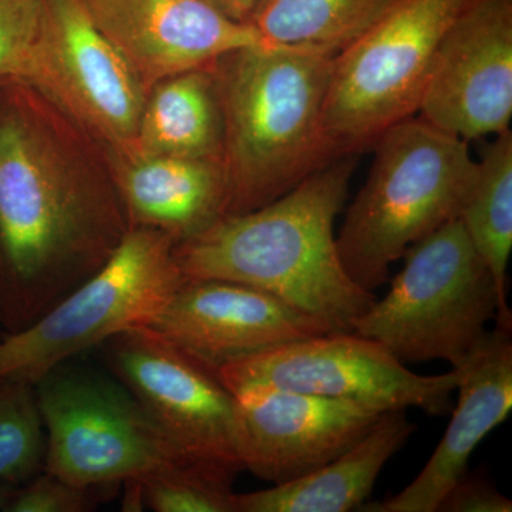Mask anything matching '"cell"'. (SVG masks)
<instances>
[{"instance_id": "8fae6325", "label": "cell", "mask_w": 512, "mask_h": 512, "mask_svg": "<svg viewBox=\"0 0 512 512\" xmlns=\"http://www.w3.org/2000/svg\"><path fill=\"white\" fill-rule=\"evenodd\" d=\"M30 89L103 141L113 157L136 154L147 89L84 0H45Z\"/></svg>"}, {"instance_id": "30bf717a", "label": "cell", "mask_w": 512, "mask_h": 512, "mask_svg": "<svg viewBox=\"0 0 512 512\" xmlns=\"http://www.w3.org/2000/svg\"><path fill=\"white\" fill-rule=\"evenodd\" d=\"M101 348L111 375L184 454L244 470L237 397L217 367L148 326L124 330Z\"/></svg>"}, {"instance_id": "6da1fadb", "label": "cell", "mask_w": 512, "mask_h": 512, "mask_svg": "<svg viewBox=\"0 0 512 512\" xmlns=\"http://www.w3.org/2000/svg\"><path fill=\"white\" fill-rule=\"evenodd\" d=\"M0 110V325L28 328L86 281L126 234L111 177L99 173L22 84Z\"/></svg>"}, {"instance_id": "277c9868", "label": "cell", "mask_w": 512, "mask_h": 512, "mask_svg": "<svg viewBox=\"0 0 512 512\" xmlns=\"http://www.w3.org/2000/svg\"><path fill=\"white\" fill-rule=\"evenodd\" d=\"M375 160L336 235L342 264L369 292L416 242L456 220L476 174L467 141L419 116L377 138Z\"/></svg>"}, {"instance_id": "484cf974", "label": "cell", "mask_w": 512, "mask_h": 512, "mask_svg": "<svg viewBox=\"0 0 512 512\" xmlns=\"http://www.w3.org/2000/svg\"><path fill=\"white\" fill-rule=\"evenodd\" d=\"M437 511L511 512L512 503L484 476L466 473L448 490Z\"/></svg>"}, {"instance_id": "52a82bcc", "label": "cell", "mask_w": 512, "mask_h": 512, "mask_svg": "<svg viewBox=\"0 0 512 512\" xmlns=\"http://www.w3.org/2000/svg\"><path fill=\"white\" fill-rule=\"evenodd\" d=\"M471 0H394L333 57L325 131L335 156H355L416 116L441 40Z\"/></svg>"}, {"instance_id": "7a4b0ae2", "label": "cell", "mask_w": 512, "mask_h": 512, "mask_svg": "<svg viewBox=\"0 0 512 512\" xmlns=\"http://www.w3.org/2000/svg\"><path fill=\"white\" fill-rule=\"evenodd\" d=\"M353 171L355 157L338 158L264 207L225 215L177 244L181 272L254 286L335 332H353L376 301L352 281L336 244Z\"/></svg>"}, {"instance_id": "f1b7e54d", "label": "cell", "mask_w": 512, "mask_h": 512, "mask_svg": "<svg viewBox=\"0 0 512 512\" xmlns=\"http://www.w3.org/2000/svg\"><path fill=\"white\" fill-rule=\"evenodd\" d=\"M3 338V329H2V325H0V339Z\"/></svg>"}, {"instance_id": "3957f363", "label": "cell", "mask_w": 512, "mask_h": 512, "mask_svg": "<svg viewBox=\"0 0 512 512\" xmlns=\"http://www.w3.org/2000/svg\"><path fill=\"white\" fill-rule=\"evenodd\" d=\"M332 60L259 43L214 63L224 117L225 215L264 207L338 160L325 131Z\"/></svg>"}, {"instance_id": "7c38bea8", "label": "cell", "mask_w": 512, "mask_h": 512, "mask_svg": "<svg viewBox=\"0 0 512 512\" xmlns=\"http://www.w3.org/2000/svg\"><path fill=\"white\" fill-rule=\"evenodd\" d=\"M416 116L467 143L510 130L512 0H471L451 23Z\"/></svg>"}, {"instance_id": "4316f807", "label": "cell", "mask_w": 512, "mask_h": 512, "mask_svg": "<svg viewBox=\"0 0 512 512\" xmlns=\"http://www.w3.org/2000/svg\"><path fill=\"white\" fill-rule=\"evenodd\" d=\"M215 9L220 10L222 15L237 22L248 23L249 16L254 10L258 0H207Z\"/></svg>"}, {"instance_id": "ffe728a7", "label": "cell", "mask_w": 512, "mask_h": 512, "mask_svg": "<svg viewBox=\"0 0 512 512\" xmlns=\"http://www.w3.org/2000/svg\"><path fill=\"white\" fill-rule=\"evenodd\" d=\"M394 0H258L248 23L262 43L335 57L382 18Z\"/></svg>"}, {"instance_id": "cb8c5ba5", "label": "cell", "mask_w": 512, "mask_h": 512, "mask_svg": "<svg viewBox=\"0 0 512 512\" xmlns=\"http://www.w3.org/2000/svg\"><path fill=\"white\" fill-rule=\"evenodd\" d=\"M45 0H0V83L32 86Z\"/></svg>"}, {"instance_id": "ac0fdd59", "label": "cell", "mask_w": 512, "mask_h": 512, "mask_svg": "<svg viewBox=\"0 0 512 512\" xmlns=\"http://www.w3.org/2000/svg\"><path fill=\"white\" fill-rule=\"evenodd\" d=\"M416 430L406 410L380 414L372 429L335 460L289 483L237 494V512L357 511L383 467Z\"/></svg>"}, {"instance_id": "44dd1931", "label": "cell", "mask_w": 512, "mask_h": 512, "mask_svg": "<svg viewBox=\"0 0 512 512\" xmlns=\"http://www.w3.org/2000/svg\"><path fill=\"white\" fill-rule=\"evenodd\" d=\"M476 161V174L458 220L493 275L508 306L507 271L512 249V131L494 136Z\"/></svg>"}, {"instance_id": "e0dca14e", "label": "cell", "mask_w": 512, "mask_h": 512, "mask_svg": "<svg viewBox=\"0 0 512 512\" xmlns=\"http://www.w3.org/2000/svg\"><path fill=\"white\" fill-rule=\"evenodd\" d=\"M113 163L110 177L128 227L157 229L180 244L227 214L222 160L137 154Z\"/></svg>"}, {"instance_id": "5b68a950", "label": "cell", "mask_w": 512, "mask_h": 512, "mask_svg": "<svg viewBox=\"0 0 512 512\" xmlns=\"http://www.w3.org/2000/svg\"><path fill=\"white\" fill-rule=\"evenodd\" d=\"M389 292L355 323L357 335L375 340L402 363L467 362L495 320L512 330L493 275L461 221H448L404 255Z\"/></svg>"}, {"instance_id": "9a60e30c", "label": "cell", "mask_w": 512, "mask_h": 512, "mask_svg": "<svg viewBox=\"0 0 512 512\" xmlns=\"http://www.w3.org/2000/svg\"><path fill=\"white\" fill-rule=\"evenodd\" d=\"M84 5L147 92L167 77L262 43L249 23L229 19L207 0H84Z\"/></svg>"}, {"instance_id": "83f0119b", "label": "cell", "mask_w": 512, "mask_h": 512, "mask_svg": "<svg viewBox=\"0 0 512 512\" xmlns=\"http://www.w3.org/2000/svg\"><path fill=\"white\" fill-rule=\"evenodd\" d=\"M15 491L16 490H13V488L9 487V484L0 487V510H5L6 505H8L9 501L12 500Z\"/></svg>"}, {"instance_id": "7402d4cb", "label": "cell", "mask_w": 512, "mask_h": 512, "mask_svg": "<svg viewBox=\"0 0 512 512\" xmlns=\"http://www.w3.org/2000/svg\"><path fill=\"white\" fill-rule=\"evenodd\" d=\"M237 473L217 461L181 458L126 481L127 501L157 512H237Z\"/></svg>"}, {"instance_id": "d6986e66", "label": "cell", "mask_w": 512, "mask_h": 512, "mask_svg": "<svg viewBox=\"0 0 512 512\" xmlns=\"http://www.w3.org/2000/svg\"><path fill=\"white\" fill-rule=\"evenodd\" d=\"M224 156V117L214 63L175 74L147 93L134 156Z\"/></svg>"}, {"instance_id": "ba28073f", "label": "cell", "mask_w": 512, "mask_h": 512, "mask_svg": "<svg viewBox=\"0 0 512 512\" xmlns=\"http://www.w3.org/2000/svg\"><path fill=\"white\" fill-rule=\"evenodd\" d=\"M35 392L45 429L43 466L67 483L107 488L190 457L116 377L60 365Z\"/></svg>"}, {"instance_id": "5bb4252c", "label": "cell", "mask_w": 512, "mask_h": 512, "mask_svg": "<svg viewBox=\"0 0 512 512\" xmlns=\"http://www.w3.org/2000/svg\"><path fill=\"white\" fill-rule=\"evenodd\" d=\"M242 466L274 485L289 483L335 460L365 437L379 412L292 390L251 387L235 392Z\"/></svg>"}, {"instance_id": "d4e9b609", "label": "cell", "mask_w": 512, "mask_h": 512, "mask_svg": "<svg viewBox=\"0 0 512 512\" xmlns=\"http://www.w3.org/2000/svg\"><path fill=\"white\" fill-rule=\"evenodd\" d=\"M100 488L77 487L53 476L42 474L28 487L16 490L6 512H87L97 505Z\"/></svg>"}, {"instance_id": "4fadbf2b", "label": "cell", "mask_w": 512, "mask_h": 512, "mask_svg": "<svg viewBox=\"0 0 512 512\" xmlns=\"http://www.w3.org/2000/svg\"><path fill=\"white\" fill-rule=\"evenodd\" d=\"M147 326L214 367L335 332L254 286L192 278H185Z\"/></svg>"}, {"instance_id": "603a6c76", "label": "cell", "mask_w": 512, "mask_h": 512, "mask_svg": "<svg viewBox=\"0 0 512 512\" xmlns=\"http://www.w3.org/2000/svg\"><path fill=\"white\" fill-rule=\"evenodd\" d=\"M46 439L35 386L0 380V481L19 484L45 463Z\"/></svg>"}, {"instance_id": "9c48e42d", "label": "cell", "mask_w": 512, "mask_h": 512, "mask_svg": "<svg viewBox=\"0 0 512 512\" xmlns=\"http://www.w3.org/2000/svg\"><path fill=\"white\" fill-rule=\"evenodd\" d=\"M232 393L251 387L328 397L384 413L420 409L443 416L453 409L460 369L417 375L375 340L332 332L262 350L217 367Z\"/></svg>"}, {"instance_id": "2e32d148", "label": "cell", "mask_w": 512, "mask_h": 512, "mask_svg": "<svg viewBox=\"0 0 512 512\" xmlns=\"http://www.w3.org/2000/svg\"><path fill=\"white\" fill-rule=\"evenodd\" d=\"M511 329L488 330L460 369L450 424L419 476L399 494L357 511L436 512L448 490L467 473L468 460L512 409Z\"/></svg>"}, {"instance_id": "8992f818", "label": "cell", "mask_w": 512, "mask_h": 512, "mask_svg": "<svg viewBox=\"0 0 512 512\" xmlns=\"http://www.w3.org/2000/svg\"><path fill=\"white\" fill-rule=\"evenodd\" d=\"M177 239L128 227L106 262L28 328L0 339V380L35 384L67 360L147 326L185 276Z\"/></svg>"}]
</instances>
